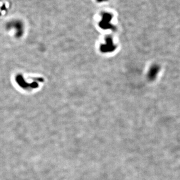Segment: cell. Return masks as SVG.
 Here are the masks:
<instances>
[{"instance_id": "6da1fadb", "label": "cell", "mask_w": 180, "mask_h": 180, "mask_svg": "<svg viewBox=\"0 0 180 180\" xmlns=\"http://www.w3.org/2000/svg\"><path fill=\"white\" fill-rule=\"evenodd\" d=\"M159 69L158 67H153V68L151 69V71H150V77L151 78H154L155 76L156 75H157V74L158 73V71H159Z\"/></svg>"}]
</instances>
